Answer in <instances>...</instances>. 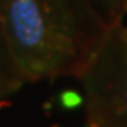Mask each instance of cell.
<instances>
[{
  "instance_id": "6da1fadb",
  "label": "cell",
  "mask_w": 127,
  "mask_h": 127,
  "mask_svg": "<svg viewBox=\"0 0 127 127\" xmlns=\"http://www.w3.org/2000/svg\"><path fill=\"white\" fill-rule=\"evenodd\" d=\"M0 18L27 83L79 76L109 30L88 0H0Z\"/></svg>"
},
{
  "instance_id": "7a4b0ae2",
  "label": "cell",
  "mask_w": 127,
  "mask_h": 127,
  "mask_svg": "<svg viewBox=\"0 0 127 127\" xmlns=\"http://www.w3.org/2000/svg\"><path fill=\"white\" fill-rule=\"evenodd\" d=\"M88 127H127V25H113L78 76Z\"/></svg>"
},
{
  "instance_id": "3957f363",
  "label": "cell",
  "mask_w": 127,
  "mask_h": 127,
  "mask_svg": "<svg viewBox=\"0 0 127 127\" xmlns=\"http://www.w3.org/2000/svg\"><path fill=\"white\" fill-rule=\"evenodd\" d=\"M27 81L14 60V55L11 51V46L4 32L2 18H0V102L9 99Z\"/></svg>"
},
{
  "instance_id": "277c9868",
  "label": "cell",
  "mask_w": 127,
  "mask_h": 127,
  "mask_svg": "<svg viewBox=\"0 0 127 127\" xmlns=\"http://www.w3.org/2000/svg\"><path fill=\"white\" fill-rule=\"evenodd\" d=\"M88 2L109 28L117 23H122L124 16L127 14V0H88Z\"/></svg>"
}]
</instances>
